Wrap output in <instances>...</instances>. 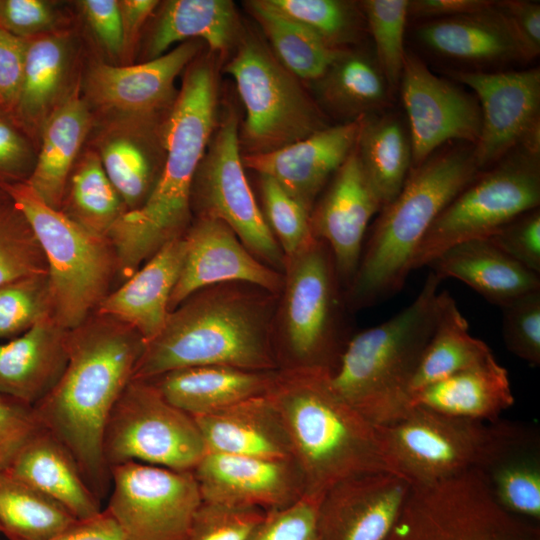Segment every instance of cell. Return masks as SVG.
I'll list each match as a JSON object with an SVG mask.
<instances>
[{
	"instance_id": "obj_45",
	"label": "cell",
	"mask_w": 540,
	"mask_h": 540,
	"mask_svg": "<svg viewBox=\"0 0 540 540\" xmlns=\"http://www.w3.org/2000/svg\"><path fill=\"white\" fill-rule=\"evenodd\" d=\"M48 273L41 246L23 214L6 195L0 199V286Z\"/></svg>"
},
{
	"instance_id": "obj_38",
	"label": "cell",
	"mask_w": 540,
	"mask_h": 540,
	"mask_svg": "<svg viewBox=\"0 0 540 540\" xmlns=\"http://www.w3.org/2000/svg\"><path fill=\"white\" fill-rule=\"evenodd\" d=\"M493 356L485 342L470 335L468 322L456 301L448 291H442L434 332L411 382V398L424 387L477 366Z\"/></svg>"
},
{
	"instance_id": "obj_42",
	"label": "cell",
	"mask_w": 540,
	"mask_h": 540,
	"mask_svg": "<svg viewBox=\"0 0 540 540\" xmlns=\"http://www.w3.org/2000/svg\"><path fill=\"white\" fill-rule=\"evenodd\" d=\"M497 502L526 520L540 519V440L508 452L483 471Z\"/></svg>"
},
{
	"instance_id": "obj_3",
	"label": "cell",
	"mask_w": 540,
	"mask_h": 540,
	"mask_svg": "<svg viewBox=\"0 0 540 540\" xmlns=\"http://www.w3.org/2000/svg\"><path fill=\"white\" fill-rule=\"evenodd\" d=\"M217 83L213 65L193 61L162 125L165 157L145 202L125 212L108 232L117 271L128 279L165 244L191 225V191L216 124Z\"/></svg>"
},
{
	"instance_id": "obj_53",
	"label": "cell",
	"mask_w": 540,
	"mask_h": 540,
	"mask_svg": "<svg viewBox=\"0 0 540 540\" xmlns=\"http://www.w3.org/2000/svg\"><path fill=\"white\" fill-rule=\"evenodd\" d=\"M41 429L33 406L0 393V470H7L24 445Z\"/></svg>"
},
{
	"instance_id": "obj_36",
	"label": "cell",
	"mask_w": 540,
	"mask_h": 540,
	"mask_svg": "<svg viewBox=\"0 0 540 540\" xmlns=\"http://www.w3.org/2000/svg\"><path fill=\"white\" fill-rule=\"evenodd\" d=\"M313 83L318 105L344 122L380 113L392 94L375 56L351 48Z\"/></svg>"
},
{
	"instance_id": "obj_20",
	"label": "cell",
	"mask_w": 540,
	"mask_h": 540,
	"mask_svg": "<svg viewBox=\"0 0 540 540\" xmlns=\"http://www.w3.org/2000/svg\"><path fill=\"white\" fill-rule=\"evenodd\" d=\"M183 239L185 254L169 311L196 291L220 283H249L280 295L283 273L252 255L223 221L198 217Z\"/></svg>"
},
{
	"instance_id": "obj_46",
	"label": "cell",
	"mask_w": 540,
	"mask_h": 540,
	"mask_svg": "<svg viewBox=\"0 0 540 540\" xmlns=\"http://www.w3.org/2000/svg\"><path fill=\"white\" fill-rule=\"evenodd\" d=\"M52 315L48 273L0 286V340L14 338Z\"/></svg>"
},
{
	"instance_id": "obj_43",
	"label": "cell",
	"mask_w": 540,
	"mask_h": 540,
	"mask_svg": "<svg viewBox=\"0 0 540 540\" xmlns=\"http://www.w3.org/2000/svg\"><path fill=\"white\" fill-rule=\"evenodd\" d=\"M280 13L318 35L335 49H348L358 43L366 21L360 7L343 0H267Z\"/></svg>"
},
{
	"instance_id": "obj_51",
	"label": "cell",
	"mask_w": 540,
	"mask_h": 540,
	"mask_svg": "<svg viewBox=\"0 0 540 540\" xmlns=\"http://www.w3.org/2000/svg\"><path fill=\"white\" fill-rule=\"evenodd\" d=\"M486 238L520 265L540 275L539 207L522 213Z\"/></svg>"
},
{
	"instance_id": "obj_29",
	"label": "cell",
	"mask_w": 540,
	"mask_h": 540,
	"mask_svg": "<svg viewBox=\"0 0 540 540\" xmlns=\"http://www.w3.org/2000/svg\"><path fill=\"white\" fill-rule=\"evenodd\" d=\"M93 125V114L78 81L45 122L33 171L25 181L54 209H61L68 178Z\"/></svg>"
},
{
	"instance_id": "obj_24",
	"label": "cell",
	"mask_w": 540,
	"mask_h": 540,
	"mask_svg": "<svg viewBox=\"0 0 540 540\" xmlns=\"http://www.w3.org/2000/svg\"><path fill=\"white\" fill-rule=\"evenodd\" d=\"M163 121L94 120L91 148L127 211L145 202L161 172Z\"/></svg>"
},
{
	"instance_id": "obj_18",
	"label": "cell",
	"mask_w": 540,
	"mask_h": 540,
	"mask_svg": "<svg viewBox=\"0 0 540 540\" xmlns=\"http://www.w3.org/2000/svg\"><path fill=\"white\" fill-rule=\"evenodd\" d=\"M398 90L409 122L412 168L450 140L476 144L482 121L476 96L432 73L410 51L405 54Z\"/></svg>"
},
{
	"instance_id": "obj_21",
	"label": "cell",
	"mask_w": 540,
	"mask_h": 540,
	"mask_svg": "<svg viewBox=\"0 0 540 540\" xmlns=\"http://www.w3.org/2000/svg\"><path fill=\"white\" fill-rule=\"evenodd\" d=\"M381 209L354 147L310 213L312 236L328 245L344 291L358 268L368 224Z\"/></svg>"
},
{
	"instance_id": "obj_39",
	"label": "cell",
	"mask_w": 540,
	"mask_h": 540,
	"mask_svg": "<svg viewBox=\"0 0 540 540\" xmlns=\"http://www.w3.org/2000/svg\"><path fill=\"white\" fill-rule=\"evenodd\" d=\"M246 6L267 37L274 56L300 80L317 81L345 50L332 48L267 0L247 1Z\"/></svg>"
},
{
	"instance_id": "obj_5",
	"label": "cell",
	"mask_w": 540,
	"mask_h": 540,
	"mask_svg": "<svg viewBox=\"0 0 540 540\" xmlns=\"http://www.w3.org/2000/svg\"><path fill=\"white\" fill-rule=\"evenodd\" d=\"M479 174L473 146L444 150L411 169L399 194L379 212L363 246L344 292L348 309L372 306L402 289L433 222Z\"/></svg>"
},
{
	"instance_id": "obj_58",
	"label": "cell",
	"mask_w": 540,
	"mask_h": 540,
	"mask_svg": "<svg viewBox=\"0 0 540 540\" xmlns=\"http://www.w3.org/2000/svg\"><path fill=\"white\" fill-rule=\"evenodd\" d=\"M123 30V64H130L141 30L159 7L157 0H118Z\"/></svg>"
},
{
	"instance_id": "obj_49",
	"label": "cell",
	"mask_w": 540,
	"mask_h": 540,
	"mask_svg": "<svg viewBox=\"0 0 540 540\" xmlns=\"http://www.w3.org/2000/svg\"><path fill=\"white\" fill-rule=\"evenodd\" d=\"M506 348L531 366L540 364V289L500 307Z\"/></svg>"
},
{
	"instance_id": "obj_62",
	"label": "cell",
	"mask_w": 540,
	"mask_h": 540,
	"mask_svg": "<svg viewBox=\"0 0 540 540\" xmlns=\"http://www.w3.org/2000/svg\"><path fill=\"white\" fill-rule=\"evenodd\" d=\"M1 533V532H0Z\"/></svg>"
},
{
	"instance_id": "obj_4",
	"label": "cell",
	"mask_w": 540,
	"mask_h": 540,
	"mask_svg": "<svg viewBox=\"0 0 540 540\" xmlns=\"http://www.w3.org/2000/svg\"><path fill=\"white\" fill-rule=\"evenodd\" d=\"M330 372L279 369L267 392L288 431L306 494L322 495L359 475L398 474L379 427L335 392Z\"/></svg>"
},
{
	"instance_id": "obj_57",
	"label": "cell",
	"mask_w": 540,
	"mask_h": 540,
	"mask_svg": "<svg viewBox=\"0 0 540 540\" xmlns=\"http://www.w3.org/2000/svg\"><path fill=\"white\" fill-rule=\"evenodd\" d=\"M496 8L505 17L526 60L540 53V4L527 0L496 1Z\"/></svg>"
},
{
	"instance_id": "obj_30",
	"label": "cell",
	"mask_w": 540,
	"mask_h": 540,
	"mask_svg": "<svg viewBox=\"0 0 540 540\" xmlns=\"http://www.w3.org/2000/svg\"><path fill=\"white\" fill-rule=\"evenodd\" d=\"M428 266L440 279H458L499 307L540 289V275L520 265L488 238L458 243Z\"/></svg>"
},
{
	"instance_id": "obj_32",
	"label": "cell",
	"mask_w": 540,
	"mask_h": 540,
	"mask_svg": "<svg viewBox=\"0 0 540 540\" xmlns=\"http://www.w3.org/2000/svg\"><path fill=\"white\" fill-rule=\"evenodd\" d=\"M276 372L193 366L166 372L149 381L169 403L196 417L266 394Z\"/></svg>"
},
{
	"instance_id": "obj_54",
	"label": "cell",
	"mask_w": 540,
	"mask_h": 540,
	"mask_svg": "<svg viewBox=\"0 0 540 540\" xmlns=\"http://www.w3.org/2000/svg\"><path fill=\"white\" fill-rule=\"evenodd\" d=\"M33 142L10 115L0 111V184L29 178L37 155Z\"/></svg>"
},
{
	"instance_id": "obj_9",
	"label": "cell",
	"mask_w": 540,
	"mask_h": 540,
	"mask_svg": "<svg viewBox=\"0 0 540 540\" xmlns=\"http://www.w3.org/2000/svg\"><path fill=\"white\" fill-rule=\"evenodd\" d=\"M0 188L23 214L44 253L52 317L66 330L78 327L108 295L117 272L111 243L47 205L26 182Z\"/></svg>"
},
{
	"instance_id": "obj_22",
	"label": "cell",
	"mask_w": 540,
	"mask_h": 540,
	"mask_svg": "<svg viewBox=\"0 0 540 540\" xmlns=\"http://www.w3.org/2000/svg\"><path fill=\"white\" fill-rule=\"evenodd\" d=\"M411 485L390 472L359 475L333 485L319 505L320 540H385Z\"/></svg>"
},
{
	"instance_id": "obj_11",
	"label": "cell",
	"mask_w": 540,
	"mask_h": 540,
	"mask_svg": "<svg viewBox=\"0 0 540 540\" xmlns=\"http://www.w3.org/2000/svg\"><path fill=\"white\" fill-rule=\"evenodd\" d=\"M225 71L235 81L245 108L240 146L261 154L302 140L328 126L325 114L258 38H242Z\"/></svg>"
},
{
	"instance_id": "obj_10",
	"label": "cell",
	"mask_w": 540,
	"mask_h": 540,
	"mask_svg": "<svg viewBox=\"0 0 540 540\" xmlns=\"http://www.w3.org/2000/svg\"><path fill=\"white\" fill-rule=\"evenodd\" d=\"M385 540H540V529L505 510L473 469L412 484Z\"/></svg>"
},
{
	"instance_id": "obj_1",
	"label": "cell",
	"mask_w": 540,
	"mask_h": 540,
	"mask_svg": "<svg viewBox=\"0 0 540 540\" xmlns=\"http://www.w3.org/2000/svg\"><path fill=\"white\" fill-rule=\"evenodd\" d=\"M145 341L131 327L94 313L68 330V362L52 390L33 407L42 427L71 453L92 492L111 489L103 455L109 415L133 379Z\"/></svg>"
},
{
	"instance_id": "obj_59",
	"label": "cell",
	"mask_w": 540,
	"mask_h": 540,
	"mask_svg": "<svg viewBox=\"0 0 540 540\" xmlns=\"http://www.w3.org/2000/svg\"><path fill=\"white\" fill-rule=\"evenodd\" d=\"M491 0H409L408 17L433 20L472 14L493 7Z\"/></svg>"
},
{
	"instance_id": "obj_8",
	"label": "cell",
	"mask_w": 540,
	"mask_h": 540,
	"mask_svg": "<svg viewBox=\"0 0 540 540\" xmlns=\"http://www.w3.org/2000/svg\"><path fill=\"white\" fill-rule=\"evenodd\" d=\"M274 322L279 369H335L341 341L343 288L328 245L312 237L285 257ZM348 308V307H347Z\"/></svg>"
},
{
	"instance_id": "obj_56",
	"label": "cell",
	"mask_w": 540,
	"mask_h": 540,
	"mask_svg": "<svg viewBox=\"0 0 540 540\" xmlns=\"http://www.w3.org/2000/svg\"><path fill=\"white\" fill-rule=\"evenodd\" d=\"M99 45L113 58L122 59L123 30L118 0L77 2Z\"/></svg>"
},
{
	"instance_id": "obj_14",
	"label": "cell",
	"mask_w": 540,
	"mask_h": 540,
	"mask_svg": "<svg viewBox=\"0 0 540 540\" xmlns=\"http://www.w3.org/2000/svg\"><path fill=\"white\" fill-rule=\"evenodd\" d=\"M196 218L223 221L258 260L283 273L285 256L245 175L238 121L229 110L211 137L191 191Z\"/></svg>"
},
{
	"instance_id": "obj_60",
	"label": "cell",
	"mask_w": 540,
	"mask_h": 540,
	"mask_svg": "<svg viewBox=\"0 0 540 540\" xmlns=\"http://www.w3.org/2000/svg\"><path fill=\"white\" fill-rule=\"evenodd\" d=\"M46 540H125L118 524L103 509L97 515L77 520L71 526Z\"/></svg>"
},
{
	"instance_id": "obj_31",
	"label": "cell",
	"mask_w": 540,
	"mask_h": 540,
	"mask_svg": "<svg viewBox=\"0 0 540 540\" xmlns=\"http://www.w3.org/2000/svg\"><path fill=\"white\" fill-rule=\"evenodd\" d=\"M416 35L430 50L457 60L527 61L510 25L495 4L472 14L426 20L417 26Z\"/></svg>"
},
{
	"instance_id": "obj_17",
	"label": "cell",
	"mask_w": 540,
	"mask_h": 540,
	"mask_svg": "<svg viewBox=\"0 0 540 540\" xmlns=\"http://www.w3.org/2000/svg\"><path fill=\"white\" fill-rule=\"evenodd\" d=\"M200 44L191 40L138 64L93 63L81 91L95 121H163L177 96L175 82L196 58Z\"/></svg>"
},
{
	"instance_id": "obj_44",
	"label": "cell",
	"mask_w": 540,
	"mask_h": 540,
	"mask_svg": "<svg viewBox=\"0 0 540 540\" xmlns=\"http://www.w3.org/2000/svg\"><path fill=\"white\" fill-rule=\"evenodd\" d=\"M408 1L364 0L359 3L367 30L374 41L375 59L391 93L399 89L403 72Z\"/></svg>"
},
{
	"instance_id": "obj_6",
	"label": "cell",
	"mask_w": 540,
	"mask_h": 540,
	"mask_svg": "<svg viewBox=\"0 0 540 540\" xmlns=\"http://www.w3.org/2000/svg\"><path fill=\"white\" fill-rule=\"evenodd\" d=\"M440 279L430 272L411 304L346 343L330 383L368 421L388 426L413 409L410 386L439 316Z\"/></svg>"
},
{
	"instance_id": "obj_37",
	"label": "cell",
	"mask_w": 540,
	"mask_h": 540,
	"mask_svg": "<svg viewBox=\"0 0 540 540\" xmlns=\"http://www.w3.org/2000/svg\"><path fill=\"white\" fill-rule=\"evenodd\" d=\"M355 150L382 208L401 191L412 167L409 133L392 114L362 119Z\"/></svg>"
},
{
	"instance_id": "obj_12",
	"label": "cell",
	"mask_w": 540,
	"mask_h": 540,
	"mask_svg": "<svg viewBox=\"0 0 540 540\" xmlns=\"http://www.w3.org/2000/svg\"><path fill=\"white\" fill-rule=\"evenodd\" d=\"M539 204V154L515 149L479 174L444 208L416 251L412 270L428 266L458 243L488 237Z\"/></svg>"
},
{
	"instance_id": "obj_41",
	"label": "cell",
	"mask_w": 540,
	"mask_h": 540,
	"mask_svg": "<svg viewBox=\"0 0 540 540\" xmlns=\"http://www.w3.org/2000/svg\"><path fill=\"white\" fill-rule=\"evenodd\" d=\"M77 520L52 498L0 470V532L8 540H46Z\"/></svg>"
},
{
	"instance_id": "obj_35",
	"label": "cell",
	"mask_w": 540,
	"mask_h": 540,
	"mask_svg": "<svg viewBox=\"0 0 540 540\" xmlns=\"http://www.w3.org/2000/svg\"><path fill=\"white\" fill-rule=\"evenodd\" d=\"M238 34V17L229 0H169L159 10L145 45V61L178 43L201 39L212 53L224 54Z\"/></svg>"
},
{
	"instance_id": "obj_48",
	"label": "cell",
	"mask_w": 540,
	"mask_h": 540,
	"mask_svg": "<svg viewBox=\"0 0 540 540\" xmlns=\"http://www.w3.org/2000/svg\"><path fill=\"white\" fill-rule=\"evenodd\" d=\"M265 514L258 508L202 500L185 540H251Z\"/></svg>"
},
{
	"instance_id": "obj_23",
	"label": "cell",
	"mask_w": 540,
	"mask_h": 540,
	"mask_svg": "<svg viewBox=\"0 0 540 540\" xmlns=\"http://www.w3.org/2000/svg\"><path fill=\"white\" fill-rule=\"evenodd\" d=\"M363 118L328 125L271 152L242 155L243 165L275 180L311 213L320 192L353 151Z\"/></svg>"
},
{
	"instance_id": "obj_2",
	"label": "cell",
	"mask_w": 540,
	"mask_h": 540,
	"mask_svg": "<svg viewBox=\"0 0 540 540\" xmlns=\"http://www.w3.org/2000/svg\"><path fill=\"white\" fill-rule=\"evenodd\" d=\"M279 295L228 282L200 289L174 310L145 343L133 379L149 380L193 366L279 370L274 322Z\"/></svg>"
},
{
	"instance_id": "obj_15",
	"label": "cell",
	"mask_w": 540,
	"mask_h": 540,
	"mask_svg": "<svg viewBox=\"0 0 540 540\" xmlns=\"http://www.w3.org/2000/svg\"><path fill=\"white\" fill-rule=\"evenodd\" d=\"M105 509L125 540H185L202 502L192 472L140 462L110 467Z\"/></svg>"
},
{
	"instance_id": "obj_33",
	"label": "cell",
	"mask_w": 540,
	"mask_h": 540,
	"mask_svg": "<svg viewBox=\"0 0 540 540\" xmlns=\"http://www.w3.org/2000/svg\"><path fill=\"white\" fill-rule=\"evenodd\" d=\"M6 471L61 504L78 520L102 511L101 500L85 482L71 453L44 428L24 445Z\"/></svg>"
},
{
	"instance_id": "obj_28",
	"label": "cell",
	"mask_w": 540,
	"mask_h": 540,
	"mask_svg": "<svg viewBox=\"0 0 540 540\" xmlns=\"http://www.w3.org/2000/svg\"><path fill=\"white\" fill-rule=\"evenodd\" d=\"M74 49L68 30L27 39L19 100L12 118L33 140L77 82L72 83Z\"/></svg>"
},
{
	"instance_id": "obj_16",
	"label": "cell",
	"mask_w": 540,
	"mask_h": 540,
	"mask_svg": "<svg viewBox=\"0 0 540 540\" xmlns=\"http://www.w3.org/2000/svg\"><path fill=\"white\" fill-rule=\"evenodd\" d=\"M469 87L481 108V130L473 155L478 168L494 166L518 148L540 151V69L489 73L451 71Z\"/></svg>"
},
{
	"instance_id": "obj_50",
	"label": "cell",
	"mask_w": 540,
	"mask_h": 540,
	"mask_svg": "<svg viewBox=\"0 0 540 540\" xmlns=\"http://www.w3.org/2000/svg\"><path fill=\"white\" fill-rule=\"evenodd\" d=\"M322 495L305 494L286 508L266 512L251 540H320L318 510Z\"/></svg>"
},
{
	"instance_id": "obj_7",
	"label": "cell",
	"mask_w": 540,
	"mask_h": 540,
	"mask_svg": "<svg viewBox=\"0 0 540 540\" xmlns=\"http://www.w3.org/2000/svg\"><path fill=\"white\" fill-rule=\"evenodd\" d=\"M378 427L396 472L412 484L485 471L513 449L540 440L526 424L453 417L416 406L404 419Z\"/></svg>"
},
{
	"instance_id": "obj_27",
	"label": "cell",
	"mask_w": 540,
	"mask_h": 540,
	"mask_svg": "<svg viewBox=\"0 0 540 540\" xmlns=\"http://www.w3.org/2000/svg\"><path fill=\"white\" fill-rule=\"evenodd\" d=\"M67 334L50 315L0 343V393L31 406L42 400L67 365Z\"/></svg>"
},
{
	"instance_id": "obj_55",
	"label": "cell",
	"mask_w": 540,
	"mask_h": 540,
	"mask_svg": "<svg viewBox=\"0 0 540 540\" xmlns=\"http://www.w3.org/2000/svg\"><path fill=\"white\" fill-rule=\"evenodd\" d=\"M27 39L0 28V111L12 117L23 80Z\"/></svg>"
},
{
	"instance_id": "obj_19",
	"label": "cell",
	"mask_w": 540,
	"mask_h": 540,
	"mask_svg": "<svg viewBox=\"0 0 540 540\" xmlns=\"http://www.w3.org/2000/svg\"><path fill=\"white\" fill-rule=\"evenodd\" d=\"M203 501L271 512L306 494L303 473L294 459L206 452L192 471Z\"/></svg>"
},
{
	"instance_id": "obj_52",
	"label": "cell",
	"mask_w": 540,
	"mask_h": 540,
	"mask_svg": "<svg viewBox=\"0 0 540 540\" xmlns=\"http://www.w3.org/2000/svg\"><path fill=\"white\" fill-rule=\"evenodd\" d=\"M60 12L44 0H0V28L28 39L64 30Z\"/></svg>"
},
{
	"instance_id": "obj_34",
	"label": "cell",
	"mask_w": 540,
	"mask_h": 540,
	"mask_svg": "<svg viewBox=\"0 0 540 540\" xmlns=\"http://www.w3.org/2000/svg\"><path fill=\"white\" fill-rule=\"evenodd\" d=\"M515 401L508 372L495 357L413 394V407L453 417L496 421Z\"/></svg>"
},
{
	"instance_id": "obj_40",
	"label": "cell",
	"mask_w": 540,
	"mask_h": 540,
	"mask_svg": "<svg viewBox=\"0 0 540 540\" xmlns=\"http://www.w3.org/2000/svg\"><path fill=\"white\" fill-rule=\"evenodd\" d=\"M60 210L84 229L106 238L115 222L127 212L91 147L81 152L70 173Z\"/></svg>"
},
{
	"instance_id": "obj_26",
	"label": "cell",
	"mask_w": 540,
	"mask_h": 540,
	"mask_svg": "<svg viewBox=\"0 0 540 540\" xmlns=\"http://www.w3.org/2000/svg\"><path fill=\"white\" fill-rule=\"evenodd\" d=\"M194 419L206 452L294 459L286 426L267 393Z\"/></svg>"
},
{
	"instance_id": "obj_13",
	"label": "cell",
	"mask_w": 540,
	"mask_h": 540,
	"mask_svg": "<svg viewBox=\"0 0 540 540\" xmlns=\"http://www.w3.org/2000/svg\"><path fill=\"white\" fill-rule=\"evenodd\" d=\"M205 453L193 416L169 403L149 380L128 383L104 430L109 468L133 461L192 472Z\"/></svg>"
},
{
	"instance_id": "obj_25",
	"label": "cell",
	"mask_w": 540,
	"mask_h": 540,
	"mask_svg": "<svg viewBox=\"0 0 540 540\" xmlns=\"http://www.w3.org/2000/svg\"><path fill=\"white\" fill-rule=\"evenodd\" d=\"M185 254L183 236L165 244L99 304L98 314L134 329L146 342L162 330Z\"/></svg>"
},
{
	"instance_id": "obj_47",
	"label": "cell",
	"mask_w": 540,
	"mask_h": 540,
	"mask_svg": "<svg viewBox=\"0 0 540 540\" xmlns=\"http://www.w3.org/2000/svg\"><path fill=\"white\" fill-rule=\"evenodd\" d=\"M259 191L267 225L284 256H291L313 237L310 213L268 176L259 175Z\"/></svg>"
},
{
	"instance_id": "obj_61",
	"label": "cell",
	"mask_w": 540,
	"mask_h": 540,
	"mask_svg": "<svg viewBox=\"0 0 540 540\" xmlns=\"http://www.w3.org/2000/svg\"><path fill=\"white\" fill-rule=\"evenodd\" d=\"M6 194L4 193V191L0 188V199H2L3 197H5Z\"/></svg>"
}]
</instances>
